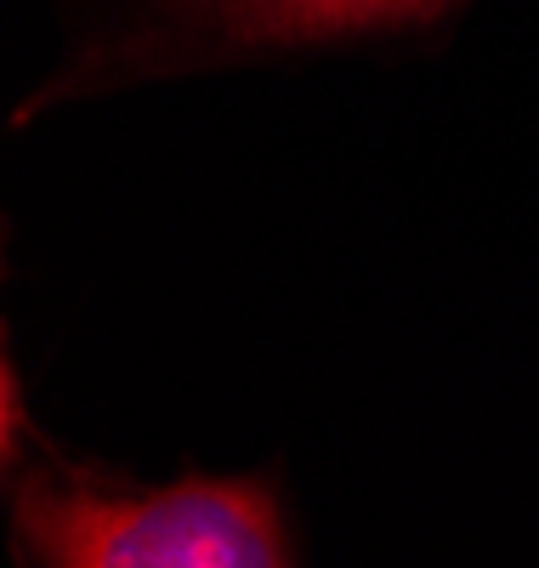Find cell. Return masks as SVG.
Listing matches in <instances>:
<instances>
[{
	"label": "cell",
	"instance_id": "obj_1",
	"mask_svg": "<svg viewBox=\"0 0 539 568\" xmlns=\"http://www.w3.org/2000/svg\"><path fill=\"white\" fill-rule=\"evenodd\" d=\"M18 517L45 568H289L256 484L187 478L149 495L23 484Z\"/></svg>",
	"mask_w": 539,
	"mask_h": 568
},
{
	"label": "cell",
	"instance_id": "obj_2",
	"mask_svg": "<svg viewBox=\"0 0 539 568\" xmlns=\"http://www.w3.org/2000/svg\"><path fill=\"white\" fill-rule=\"evenodd\" d=\"M238 29L267 34V40H296V34H335V29H364L386 18L426 12L437 0H222Z\"/></svg>",
	"mask_w": 539,
	"mask_h": 568
}]
</instances>
